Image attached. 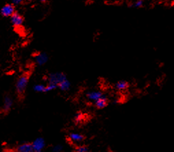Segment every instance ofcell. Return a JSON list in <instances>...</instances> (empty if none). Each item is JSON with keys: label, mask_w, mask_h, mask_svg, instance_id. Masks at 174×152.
I'll return each mask as SVG.
<instances>
[{"label": "cell", "mask_w": 174, "mask_h": 152, "mask_svg": "<svg viewBox=\"0 0 174 152\" xmlns=\"http://www.w3.org/2000/svg\"><path fill=\"white\" fill-rule=\"evenodd\" d=\"M28 83V76L24 74L18 79L17 83H16V89L17 93L22 94L25 92L27 85Z\"/></svg>", "instance_id": "1"}, {"label": "cell", "mask_w": 174, "mask_h": 152, "mask_svg": "<svg viewBox=\"0 0 174 152\" xmlns=\"http://www.w3.org/2000/svg\"><path fill=\"white\" fill-rule=\"evenodd\" d=\"M67 79L66 75L64 73H52L49 75V83L54 84L56 85H58L60 82H62L64 80Z\"/></svg>", "instance_id": "2"}, {"label": "cell", "mask_w": 174, "mask_h": 152, "mask_svg": "<svg viewBox=\"0 0 174 152\" xmlns=\"http://www.w3.org/2000/svg\"><path fill=\"white\" fill-rule=\"evenodd\" d=\"M45 140L43 138H38L34 141L32 143V147L34 149V151L40 152L45 147Z\"/></svg>", "instance_id": "3"}, {"label": "cell", "mask_w": 174, "mask_h": 152, "mask_svg": "<svg viewBox=\"0 0 174 152\" xmlns=\"http://www.w3.org/2000/svg\"><path fill=\"white\" fill-rule=\"evenodd\" d=\"M2 15L4 17H11L15 13V7L12 4H6L1 10Z\"/></svg>", "instance_id": "4"}, {"label": "cell", "mask_w": 174, "mask_h": 152, "mask_svg": "<svg viewBox=\"0 0 174 152\" xmlns=\"http://www.w3.org/2000/svg\"><path fill=\"white\" fill-rule=\"evenodd\" d=\"M104 94L101 91L99 90H95V91H90L87 94V97L89 98V100L91 101H96L100 98Z\"/></svg>", "instance_id": "5"}, {"label": "cell", "mask_w": 174, "mask_h": 152, "mask_svg": "<svg viewBox=\"0 0 174 152\" xmlns=\"http://www.w3.org/2000/svg\"><path fill=\"white\" fill-rule=\"evenodd\" d=\"M108 98L106 95H103L100 98L95 101V105L97 109H104L108 105Z\"/></svg>", "instance_id": "6"}, {"label": "cell", "mask_w": 174, "mask_h": 152, "mask_svg": "<svg viewBox=\"0 0 174 152\" xmlns=\"http://www.w3.org/2000/svg\"><path fill=\"white\" fill-rule=\"evenodd\" d=\"M11 21L12 24L15 26H20L23 22V19L21 16L17 12H15L11 16Z\"/></svg>", "instance_id": "7"}, {"label": "cell", "mask_w": 174, "mask_h": 152, "mask_svg": "<svg viewBox=\"0 0 174 152\" xmlns=\"http://www.w3.org/2000/svg\"><path fill=\"white\" fill-rule=\"evenodd\" d=\"M128 87H129V83L125 80H120L114 85L115 89L118 91H124L128 88Z\"/></svg>", "instance_id": "8"}, {"label": "cell", "mask_w": 174, "mask_h": 152, "mask_svg": "<svg viewBox=\"0 0 174 152\" xmlns=\"http://www.w3.org/2000/svg\"><path fill=\"white\" fill-rule=\"evenodd\" d=\"M35 59L39 65H43L48 61V56L45 53H39L35 57Z\"/></svg>", "instance_id": "9"}, {"label": "cell", "mask_w": 174, "mask_h": 152, "mask_svg": "<svg viewBox=\"0 0 174 152\" xmlns=\"http://www.w3.org/2000/svg\"><path fill=\"white\" fill-rule=\"evenodd\" d=\"M17 151L19 152H32L34 151L32 144L30 143L22 144V145H19L17 148Z\"/></svg>", "instance_id": "10"}, {"label": "cell", "mask_w": 174, "mask_h": 152, "mask_svg": "<svg viewBox=\"0 0 174 152\" xmlns=\"http://www.w3.org/2000/svg\"><path fill=\"white\" fill-rule=\"evenodd\" d=\"M69 139L74 143H80L84 140V137L83 135H81L77 133H71L69 136Z\"/></svg>", "instance_id": "11"}, {"label": "cell", "mask_w": 174, "mask_h": 152, "mask_svg": "<svg viewBox=\"0 0 174 152\" xmlns=\"http://www.w3.org/2000/svg\"><path fill=\"white\" fill-rule=\"evenodd\" d=\"M58 87H59L62 91H67L71 87V83L69 82V80H67V79H66L62 82H60V83L58 84Z\"/></svg>", "instance_id": "12"}, {"label": "cell", "mask_w": 174, "mask_h": 152, "mask_svg": "<svg viewBox=\"0 0 174 152\" xmlns=\"http://www.w3.org/2000/svg\"><path fill=\"white\" fill-rule=\"evenodd\" d=\"M13 104L12 99L10 97H6L4 98V109L5 111H9L12 108Z\"/></svg>", "instance_id": "13"}, {"label": "cell", "mask_w": 174, "mask_h": 152, "mask_svg": "<svg viewBox=\"0 0 174 152\" xmlns=\"http://www.w3.org/2000/svg\"><path fill=\"white\" fill-rule=\"evenodd\" d=\"M143 0H136V2H134L131 4V8H134V9H138L143 6Z\"/></svg>", "instance_id": "14"}, {"label": "cell", "mask_w": 174, "mask_h": 152, "mask_svg": "<svg viewBox=\"0 0 174 152\" xmlns=\"http://www.w3.org/2000/svg\"><path fill=\"white\" fill-rule=\"evenodd\" d=\"M45 86L41 84H37L36 85H34V90L37 92H45Z\"/></svg>", "instance_id": "15"}, {"label": "cell", "mask_w": 174, "mask_h": 152, "mask_svg": "<svg viewBox=\"0 0 174 152\" xmlns=\"http://www.w3.org/2000/svg\"><path fill=\"white\" fill-rule=\"evenodd\" d=\"M83 118H84V116H83V114L81 112H78L77 113L76 115L74 116V121L75 122H76V123H79V122H81Z\"/></svg>", "instance_id": "16"}, {"label": "cell", "mask_w": 174, "mask_h": 152, "mask_svg": "<svg viewBox=\"0 0 174 152\" xmlns=\"http://www.w3.org/2000/svg\"><path fill=\"white\" fill-rule=\"evenodd\" d=\"M58 87L57 85H54V84H51V83H49V85H48L47 86L45 87V92H49V91H52V90H53L56 89V87Z\"/></svg>", "instance_id": "17"}, {"label": "cell", "mask_w": 174, "mask_h": 152, "mask_svg": "<svg viewBox=\"0 0 174 152\" xmlns=\"http://www.w3.org/2000/svg\"><path fill=\"white\" fill-rule=\"evenodd\" d=\"M76 151L77 152H87L89 151V148L85 146H79L78 147H77Z\"/></svg>", "instance_id": "18"}, {"label": "cell", "mask_w": 174, "mask_h": 152, "mask_svg": "<svg viewBox=\"0 0 174 152\" xmlns=\"http://www.w3.org/2000/svg\"><path fill=\"white\" fill-rule=\"evenodd\" d=\"M63 149V147L61 145H56L54 147L53 149V151H62Z\"/></svg>", "instance_id": "19"}, {"label": "cell", "mask_w": 174, "mask_h": 152, "mask_svg": "<svg viewBox=\"0 0 174 152\" xmlns=\"http://www.w3.org/2000/svg\"><path fill=\"white\" fill-rule=\"evenodd\" d=\"M23 0H12V3L14 4H19L22 2Z\"/></svg>", "instance_id": "20"}, {"label": "cell", "mask_w": 174, "mask_h": 152, "mask_svg": "<svg viewBox=\"0 0 174 152\" xmlns=\"http://www.w3.org/2000/svg\"><path fill=\"white\" fill-rule=\"evenodd\" d=\"M119 102H120V99H119V98H115V99H114L113 103L117 104V103H119Z\"/></svg>", "instance_id": "21"}, {"label": "cell", "mask_w": 174, "mask_h": 152, "mask_svg": "<svg viewBox=\"0 0 174 152\" xmlns=\"http://www.w3.org/2000/svg\"><path fill=\"white\" fill-rule=\"evenodd\" d=\"M29 1H34V0H29ZM39 1H41V2H44L46 1V0H39Z\"/></svg>", "instance_id": "22"}]
</instances>
